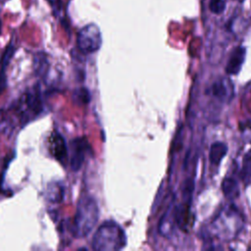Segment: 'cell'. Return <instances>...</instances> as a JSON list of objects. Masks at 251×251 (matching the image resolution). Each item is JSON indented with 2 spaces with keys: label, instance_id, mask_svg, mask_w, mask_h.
I'll return each instance as SVG.
<instances>
[{
  "label": "cell",
  "instance_id": "cell-22",
  "mask_svg": "<svg viewBox=\"0 0 251 251\" xmlns=\"http://www.w3.org/2000/svg\"><path fill=\"white\" fill-rule=\"evenodd\" d=\"M0 31H1V21H0Z\"/></svg>",
  "mask_w": 251,
  "mask_h": 251
},
{
  "label": "cell",
  "instance_id": "cell-5",
  "mask_svg": "<svg viewBox=\"0 0 251 251\" xmlns=\"http://www.w3.org/2000/svg\"><path fill=\"white\" fill-rule=\"evenodd\" d=\"M102 45V34L99 26L95 24H88L79 29L76 36L77 49L83 54H90L98 51Z\"/></svg>",
  "mask_w": 251,
  "mask_h": 251
},
{
  "label": "cell",
  "instance_id": "cell-10",
  "mask_svg": "<svg viewBox=\"0 0 251 251\" xmlns=\"http://www.w3.org/2000/svg\"><path fill=\"white\" fill-rule=\"evenodd\" d=\"M227 151V145L225 142L216 141L212 143L209 149V160L211 164L214 166H219L226 155Z\"/></svg>",
  "mask_w": 251,
  "mask_h": 251
},
{
  "label": "cell",
  "instance_id": "cell-7",
  "mask_svg": "<svg viewBox=\"0 0 251 251\" xmlns=\"http://www.w3.org/2000/svg\"><path fill=\"white\" fill-rule=\"evenodd\" d=\"M49 149L52 156L61 163H65V161L69 157V150L67 143L64 137L57 131H54L49 138Z\"/></svg>",
  "mask_w": 251,
  "mask_h": 251
},
{
  "label": "cell",
  "instance_id": "cell-4",
  "mask_svg": "<svg viewBox=\"0 0 251 251\" xmlns=\"http://www.w3.org/2000/svg\"><path fill=\"white\" fill-rule=\"evenodd\" d=\"M18 110L21 119L25 123L37 117L43 110V101L39 86L36 85L23 94L19 101Z\"/></svg>",
  "mask_w": 251,
  "mask_h": 251
},
{
  "label": "cell",
  "instance_id": "cell-16",
  "mask_svg": "<svg viewBox=\"0 0 251 251\" xmlns=\"http://www.w3.org/2000/svg\"><path fill=\"white\" fill-rule=\"evenodd\" d=\"M90 98V93L85 87H78L73 93V99L78 104H87Z\"/></svg>",
  "mask_w": 251,
  "mask_h": 251
},
{
  "label": "cell",
  "instance_id": "cell-9",
  "mask_svg": "<svg viewBox=\"0 0 251 251\" xmlns=\"http://www.w3.org/2000/svg\"><path fill=\"white\" fill-rule=\"evenodd\" d=\"M246 56V49L242 46H238L234 48L227 60L226 66V73L229 75H237L242 68V65L245 61Z\"/></svg>",
  "mask_w": 251,
  "mask_h": 251
},
{
  "label": "cell",
  "instance_id": "cell-8",
  "mask_svg": "<svg viewBox=\"0 0 251 251\" xmlns=\"http://www.w3.org/2000/svg\"><path fill=\"white\" fill-rule=\"evenodd\" d=\"M213 96L223 102H227L233 97L234 88L233 84L229 79L221 78L216 80L211 87Z\"/></svg>",
  "mask_w": 251,
  "mask_h": 251
},
{
  "label": "cell",
  "instance_id": "cell-17",
  "mask_svg": "<svg viewBox=\"0 0 251 251\" xmlns=\"http://www.w3.org/2000/svg\"><path fill=\"white\" fill-rule=\"evenodd\" d=\"M209 8L214 14H221L226 9V3L224 0H210Z\"/></svg>",
  "mask_w": 251,
  "mask_h": 251
},
{
  "label": "cell",
  "instance_id": "cell-3",
  "mask_svg": "<svg viewBox=\"0 0 251 251\" xmlns=\"http://www.w3.org/2000/svg\"><path fill=\"white\" fill-rule=\"evenodd\" d=\"M212 226L218 237L228 239L236 236L242 229L243 219L233 206H227L213 220Z\"/></svg>",
  "mask_w": 251,
  "mask_h": 251
},
{
  "label": "cell",
  "instance_id": "cell-11",
  "mask_svg": "<svg viewBox=\"0 0 251 251\" xmlns=\"http://www.w3.org/2000/svg\"><path fill=\"white\" fill-rule=\"evenodd\" d=\"M174 222H176V207L170 206L159 223V232L164 236H169L172 232Z\"/></svg>",
  "mask_w": 251,
  "mask_h": 251
},
{
  "label": "cell",
  "instance_id": "cell-6",
  "mask_svg": "<svg viewBox=\"0 0 251 251\" xmlns=\"http://www.w3.org/2000/svg\"><path fill=\"white\" fill-rule=\"evenodd\" d=\"M89 148L90 146L84 137H76L71 141L69 160L73 171H78L81 168Z\"/></svg>",
  "mask_w": 251,
  "mask_h": 251
},
{
  "label": "cell",
  "instance_id": "cell-1",
  "mask_svg": "<svg viewBox=\"0 0 251 251\" xmlns=\"http://www.w3.org/2000/svg\"><path fill=\"white\" fill-rule=\"evenodd\" d=\"M126 245V232L114 221H106L101 224L92 238V248L96 251H118Z\"/></svg>",
  "mask_w": 251,
  "mask_h": 251
},
{
  "label": "cell",
  "instance_id": "cell-19",
  "mask_svg": "<svg viewBox=\"0 0 251 251\" xmlns=\"http://www.w3.org/2000/svg\"><path fill=\"white\" fill-rule=\"evenodd\" d=\"M14 52H15V46L11 43L7 46V48L5 50V53H4V56H3V66L4 67L8 64L10 59L13 57Z\"/></svg>",
  "mask_w": 251,
  "mask_h": 251
},
{
  "label": "cell",
  "instance_id": "cell-14",
  "mask_svg": "<svg viewBox=\"0 0 251 251\" xmlns=\"http://www.w3.org/2000/svg\"><path fill=\"white\" fill-rule=\"evenodd\" d=\"M45 197L51 203H60L64 198V186L58 181L49 183L46 189Z\"/></svg>",
  "mask_w": 251,
  "mask_h": 251
},
{
  "label": "cell",
  "instance_id": "cell-15",
  "mask_svg": "<svg viewBox=\"0 0 251 251\" xmlns=\"http://www.w3.org/2000/svg\"><path fill=\"white\" fill-rule=\"evenodd\" d=\"M50 68V64L47 56L42 53H36L33 57V70L37 76H44Z\"/></svg>",
  "mask_w": 251,
  "mask_h": 251
},
{
  "label": "cell",
  "instance_id": "cell-21",
  "mask_svg": "<svg viewBox=\"0 0 251 251\" xmlns=\"http://www.w3.org/2000/svg\"><path fill=\"white\" fill-rule=\"evenodd\" d=\"M1 118H2V117H1V112H0V123H1Z\"/></svg>",
  "mask_w": 251,
  "mask_h": 251
},
{
  "label": "cell",
  "instance_id": "cell-12",
  "mask_svg": "<svg viewBox=\"0 0 251 251\" xmlns=\"http://www.w3.org/2000/svg\"><path fill=\"white\" fill-rule=\"evenodd\" d=\"M221 187L225 196L229 200H233L239 195V184L233 176H226L222 181Z\"/></svg>",
  "mask_w": 251,
  "mask_h": 251
},
{
  "label": "cell",
  "instance_id": "cell-2",
  "mask_svg": "<svg viewBox=\"0 0 251 251\" xmlns=\"http://www.w3.org/2000/svg\"><path fill=\"white\" fill-rule=\"evenodd\" d=\"M99 207L91 196H82L77 202L74 219V233L76 237H85L96 226L99 220Z\"/></svg>",
  "mask_w": 251,
  "mask_h": 251
},
{
  "label": "cell",
  "instance_id": "cell-20",
  "mask_svg": "<svg viewBox=\"0 0 251 251\" xmlns=\"http://www.w3.org/2000/svg\"><path fill=\"white\" fill-rule=\"evenodd\" d=\"M5 86H6V78L3 72H1L0 73V93L4 90Z\"/></svg>",
  "mask_w": 251,
  "mask_h": 251
},
{
  "label": "cell",
  "instance_id": "cell-18",
  "mask_svg": "<svg viewBox=\"0 0 251 251\" xmlns=\"http://www.w3.org/2000/svg\"><path fill=\"white\" fill-rule=\"evenodd\" d=\"M52 9L55 17L59 18L63 12V2L62 0H46Z\"/></svg>",
  "mask_w": 251,
  "mask_h": 251
},
{
  "label": "cell",
  "instance_id": "cell-13",
  "mask_svg": "<svg viewBox=\"0 0 251 251\" xmlns=\"http://www.w3.org/2000/svg\"><path fill=\"white\" fill-rule=\"evenodd\" d=\"M239 177L245 186L251 184V148L243 155L241 168L239 170Z\"/></svg>",
  "mask_w": 251,
  "mask_h": 251
}]
</instances>
